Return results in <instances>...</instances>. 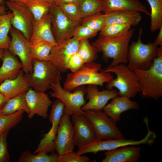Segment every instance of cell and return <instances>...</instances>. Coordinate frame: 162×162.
Masks as SVG:
<instances>
[{
  "label": "cell",
  "instance_id": "1",
  "mask_svg": "<svg viewBox=\"0 0 162 162\" xmlns=\"http://www.w3.org/2000/svg\"><path fill=\"white\" fill-rule=\"evenodd\" d=\"M134 29L129 31L120 35L113 37L100 36L92 44L98 52L102 53L105 60L113 59L108 66L113 67L120 64L128 62L127 55L129 43L134 33Z\"/></svg>",
  "mask_w": 162,
  "mask_h": 162
},
{
  "label": "cell",
  "instance_id": "2",
  "mask_svg": "<svg viewBox=\"0 0 162 162\" xmlns=\"http://www.w3.org/2000/svg\"><path fill=\"white\" fill-rule=\"evenodd\" d=\"M137 76L140 92L146 98L158 100L162 96V46L149 68L133 70Z\"/></svg>",
  "mask_w": 162,
  "mask_h": 162
},
{
  "label": "cell",
  "instance_id": "3",
  "mask_svg": "<svg viewBox=\"0 0 162 162\" xmlns=\"http://www.w3.org/2000/svg\"><path fill=\"white\" fill-rule=\"evenodd\" d=\"M100 64L94 62L84 64L79 70L68 74L64 83L63 89L71 92L76 88L85 85L102 86L114 78L110 72L101 71Z\"/></svg>",
  "mask_w": 162,
  "mask_h": 162
},
{
  "label": "cell",
  "instance_id": "4",
  "mask_svg": "<svg viewBox=\"0 0 162 162\" xmlns=\"http://www.w3.org/2000/svg\"><path fill=\"white\" fill-rule=\"evenodd\" d=\"M100 71L112 72L116 74V78L107 83L106 87L109 90L112 89L113 87L116 88L118 90V95L132 98L140 92L137 76L126 64L121 63L113 67L108 66Z\"/></svg>",
  "mask_w": 162,
  "mask_h": 162
},
{
  "label": "cell",
  "instance_id": "5",
  "mask_svg": "<svg viewBox=\"0 0 162 162\" xmlns=\"http://www.w3.org/2000/svg\"><path fill=\"white\" fill-rule=\"evenodd\" d=\"M33 71L25 73L31 88L37 91L45 92L50 88L51 85L60 81V71L49 61L32 60Z\"/></svg>",
  "mask_w": 162,
  "mask_h": 162
},
{
  "label": "cell",
  "instance_id": "6",
  "mask_svg": "<svg viewBox=\"0 0 162 162\" xmlns=\"http://www.w3.org/2000/svg\"><path fill=\"white\" fill-rule=\"evenodd\" d=\"M143 29L140 28L138 38L129 46L127 59L128 68L133 71L148 69L154 59L157 56L158 46L154 42L143 44L141 40Z\"/></svg>",
  "mask_w": 162,
  "mask_h": 162
},
{
  "label": "cell",
  "instance_id": "7",
  "mask_svg": "<svg viewBox=\"0 0 162 162\" xmlns=\"http://www.w3.org/2000/svg\"><path fill=\"white\" fill-rule=\"evenodd\" d=\"M60 81L51 85L52 92H49L50 97L61 100L65 108L64 113L71 115H85L82 107L86 103L84 98L86 88L82 86L78 87L73 92L64 90L61 86Z\"/></svg>",
  "mask_w": 162,
  "mask_h": 162
},
{
  "label": "cell",
  "instance_id": "8",
  "mask_svg": "<svg viewBox=\"0 0 162 162\" xmlns=\"http://www.w3.org/2000/svg\"><path fill=\"white\" fill-rule=\"evenodd\" d=\"M145 123L147 128V133L144 138L140 140H126L123 138L96 140L78 148L76 152L80 155L89 153L96 154L100 152L110 150L126 146H138L140 144L151 145L154 143L156 135L149 129L148 122H146Z\"/></svg>",
  "mask_w": 162,
  "mask_h": 162
},
{
  "label": "cell",
  "instance_id": "9",
  "mask_svg": "<svg viewBox=\"0 0 162 162\" xmlns=\"http://www.w3.org/2000/svg\"><path fill=\"white\" fill-rule=\"evenodd\" d=\"M85 115L91 123L95 131L96 140L124 138L116 122L102 110L85 111Z\"/></svg>",
  "mask_w": 162,
  "mask_h": 162
},
{
  "label": "cell",
  "instance_id": "10",
  "mask_svg": "<svg viewBox=\"0 0 162 162\" xmlns=\"http://www.w3.org/2000/svg\"><path fill=\"white\" fill-rule=\"evenodd\" d=\"M9 32L11 38L8 50L12 54L19 57L24 72L26 74H31L33 71L32 59L29 40L13 27H11Z\"/></svg>",
  "mask_w": 162,
  "mask_h": 162
},
{
  "label": "cell",
  "instance_id": "11",
  "mask_svg": "<svg viewBox=\"0 0 162 162\" xmlns=\"http://www.w3.org/2000/svg\"><path fill=\"white\" fill-rule=\"evenodd\" d=\"M51 105L49 119L52 123V127L47 133L43 135L34 154L41 151H44L48 153L55 152V141L61 119L64 114L65 106L61 100L57 98Z\"/></svg>",
  "mask_w": 162,
  "mask_h": 162
},
{
  "label": "cell",
  "instance_id": "12",
  "mask_svg": "<svg viewBox=\"0 0 162 162\" xmlns=\"http://www.w3.org/2000/svg\"><path fill=\"white\" fill-rule=\"evenodd\" d=\"M49 13L53 35L57 44L72 37L74 30L80 25L67 17L56 4L51 6Z\"/></svg>",
  "mask_w": 162,
  "mask_h": 162
},
{
  "label": "cell",
  "instance_id": "13",
  "mask_svg": "<svg viewBox=\"0 0 162 162\" xmlns=\"http://www.w3.org/2000/svg\"><path fill=\"white\" fill-rule=\"evenodd\" d=\"M5 4L14 14L11 20L13 27L21 32L29 40L34 21L32 14L22 4L7 1Z\"/></svg>",
  "mask_w": 162,
  "mask_h": 162
},
{
  "label": "cell",
  "instance_id": "14",
  "mask_svg": "<svg viewBox=\"0 0 162 162\" xmlns=\"http://www.w3.org/2000/svg\"><path fill=\"white\" fill-rule=\"evenodd\" d=\"M74 130L70 115L64 113L62 116L55 141V150L59 155L73 151Z\"/></svg>",
  "mask_w": 162,
  "mask_h": 162
},
{
  "label": "cell",
  "instance_id": "15",
  "mask_svg": "<svg viewBox=\"0 0 162 162\" xmlns=\"http://www.w3.org/2000/svg\"><path fill=\"white\" fill-rule=\"evenodd\" d=\"M80 40L72 37L58 44L52 48L49 61L53 64L61 72L67 71L66 66L70 57L77 52Z\"/></svg>",
  "mask_w": 162,
  "mask_h": 162
},
{
  "label": "cell",
  "instance_id": "16",
  "mask_svg": "<svg viewBox=\"0 0 162 162\" xmlns=\"http://www.w3.org/2000/svg\"><path fill=\"white\" fill-rule=\"evenodd\" d=\"M74 130V143L78 148L92 143L96 140L95 131L85 115H73Z\"/></svg>",
  "mask_w": 162,
  "mask_h": 162
},
{
  "label": "cell",
  "instance_id": "17",
  "mask_svg": "<svg viewBox=\"0 0 162 162\" xmlns=\"http://www.w3.org/2000/svg\"><path fill=\"white\" fill-rule=\"evenodd\" d=\"M25 98L29 110L28 118H32L35 115L44 119L47 118L48 109L52 102L47 94L30 88L26 92Z\"/></svg>",
  "mask_w": 162,
  "mask_h": 162
},
{
  "label": "cell",
  "instance_id": "18",
  "mask_svg": "<svg viewBox=\"0 0 162 162\" xmlns=\"http://www.w3.org/2000/svg\"><path fill=\"white\" fill-rule=\"evenodd\" d=\"M86 99L88 102L81 108L83 111L89 110H103L110 100L118 95V91L114 89L99 91L97 86L89 85L86 88Z\"/></svg>",
  "mask_w": 162,
  "mask_h": 162
},
{
  "label": "cell",
  "instance_id": "19",
  "mask_svg": "<svg viewBox=\"0 0 162 162\" xmlns=\"http://www.w3.org/2000/svg\"><path fill=\"white\" fill-rule=\"evenodd\" d=\"M50 14L44 15L38 21H34L32 34L29 40L31 46H34L45 42L54 46L58 44L52 31Z\"/></svg>",
  "mask_w": 162,
  "mask_h": 162
},
{
  "label": "cell",
  "instance_id": "20",
  "mask_svg": "<svg viewBox=\"0 0 162 162\" xmlns=\"http://www.w3.org/2000/svg\"><path fill=\"white\" fill-rule=\"evenodd\" d=\"M22 69L17 76L0 84V93L8 100L26 92L31 87Z\"/></svg>",
  "mask_w": 162,
  "mask_h": 162
},
{
  "label": "cell",
  "instance_id": "21",
  "mask_svg": "<svg viewBox=\"0 0 162 162\" xmlns=\"http://www.w3.org/2000/svg\"><path fill=\"white\" fill-rule=\"evenodd\" d=\"M141 147L131 145L106 151L102 162H136L141 156Z\"/></svg>",
  "mask_w": 162,
  "mask_h": 162
},
{
  "label": "cell",
  "instance_id": "22",
  "mask_svg": "<svg viewBox=\"0 0 162 162\" xmlns=\"http://www.w3.org/2000/svg\"><path fill=\"white\" fill-rule=\"evenodd\" d=\"M106 105L103 111L116 122L120 119L121 114L131 109H138L139 105L136 101H132L128 97L118 95L111 99Z\"/></svg>",
  "mask_w": 162,
  "mask_h": 162
},
{
  "label": "cell",
  "instance_id": "23",
  "mask_svg": "<svg viewBox=\"0 0 162 162\" xmlns=\"http://www.w3.org/2000/svg\"><path fill=\"white\" fill-rule=\"evenodd\" d=\"M104 13L117 11H135L150 16L146 7L139 0H103Z\"/></svg>",
  "mask_w": 162,
  "mask_h": 162
},
{
  "label": "cell",
  "instance_id": "24",
  "mask_svg": "<svg viewBox=\"0 0 162 162\" xmlns=\"http://www.w3.org/2000/svg\"><path fill=\"white\" fill-rule=\"evenodd\" d=\"M0 68V84L7 79L16 78L22 69V65L8 49L4 50Z\"/></svg>",
  "mask_w": 162,
  "mask_h": 162
},
{
  "label": "cell",
  "instance_id": "25",
  "mask_svg": "<svg viewBox=\"0 0 162 162\" xmlns=\"http://www.w3.org/2000/svg\"><path fill=\"white\" fill-rule=\"evenodd\" d=\"M106 14L107 17L105 26L118 23L134 26L138 24L142 19L140 12L135 11H117Z\"/></svg>",
  "mask_w": 162,
  "mask_h": 162
},
{
  "label": "cell",
  "instance_id": "26",
  "mask_svg": "<svg viewBox=\"0 0 162 162\" xmlns=\"http://www.w3.org/2000/svg\"><path fill=\"white\" fill-rule=\"evenodd\" d=\"M26 92L8 100L0 111V116L9 115L20 110H23L28 114L29 110L26 100Z\"/></svg>",
  "mask_w": 162,
  "mask_h": 162
},
{
  "label": "cell",
  "instance_id": "27",
  "mask_svg": "<svg viewBox=\"0 0 162 162\" xmlns=\"http://www.w3.org/2000/svg\"><path fill=\"white\" fill-rule=\"evenodd\" d=\"M32 154L28 150L23 152L19 158L18 162H58L59 155L55 152L50 155L44 151Z\"/></svg>",
  "mask_w": 162,
  "mask_h": 162
},
{
  "label": "cell",
  "instance_id": "28",
  "mask_svg": "<svg viewBox=\"0 0 162 162\" xmlns=\"http://www.w3.org/2000/svg\"><path fill=\"white\" fill-rule=\"evenodd\" d=\"M14 15L11 13L0 15V49H8L11 38L8 35L11 27V20Z\"/></svg>",
  "mask_w": 162,
  "mask_h": 162
},
{
  "label": "cell",
  "instance_id": "29",
  "mask_svg": "<svg viewBox=\"0 0 162 162\" xmlns=\"http://www.w3.org/2000/svg\"><path fill=\"white\" fill-rule=\"evenodd\" d=\"M24 5L28 9L36 22L39 21L49 13L52 5L44 0H30Z\"/></svg>",
  "mask_w": 162,
  "mask_h": 162
},
{
  "label": "cell",
  "instance_id": "30",
  "mask_svg": "<svg viewBox=\"0 0 162 162\" xmlns=\"http://www.w3.org/2000/svg\"><path fill=\"white\" fill-rule=\"evenodd\" d=\"M151 9V31L154 32L162 26V0H147Z\"/></svg>",
  "mask_w": 162,
  "mask_h": 162
},
{
  "label": "cell",
  "instance_id": "31",
  "mask_svg": "<svg viewBox=\"0 0 162 162\" xmlns=\"http://www.w3.org/2000/svg\"><path fill=\"white\" fill-rule=\"evenodd\" d=\"M79 4L82 19L103 10V0H80Z\"/></svg>",
  "mask_w": 162,
  "mask_h": 162
},
{
  "label": "cell",
  "instance_id": "32",
  "mask_svg": "<svg viewBox=\"0 0 162 162\" xmlns=\"http://www.w3.org/2000/svg\"><path fill=\"white\" fill-rule=\"evenodd\" d=\"M98 51L88 40H80L77 53L85 63L93 62L97 58Z\"/></svg>",
  "mask_w": 162,
  "mask_h": 162
},
{
  "label": "cell",
  "instance_id": "33",
  "mask_svg": "<svg viewBox=\"0 0 162 162\" xmlns=\"http://www.w3.org/2000/svg\"><path fill=\"white\" fill-rule=\"evenodd\" d=\"M24 111L20 110L13 113L0 116V133L9 130L22 120Z\"/></svg>",
  "mask_w": 162,
  "mask_h": 162
},
{
  "label": "cell",
  "instance_id": "34",
  "mask_svg": "<svg viewBox=\"0 0 162 162\" xmlns=\"http://www.w3.org/2000/svg\"><path fill=\"white\" fill-rule=\"evenodd\" d=\"M107 17L106 13H101L83 18L81 25L98 32L100 31L104 26Z\"/></svg>",
  "mask_w": 162,
  "mask_h": 162
},
{
  "label": "cell",
  "instance_id": "35",
  "mask_svg": "<svg viewBox=\"0 0 162 162\" xmlns=\"http://www.w3.org/2000/svg\"><path fill=\"white\" fill-rule=\"evenodd\" d=\"M68 18L79 25L81 23V17L79 2L56 5Z\"/></svg>",
  "mask_w": 162,
  "mask_h": 162
},
{
  "label": "cell",
  "instance_id": "36",
  "mask_svg": "<svg viewBox=\"0 0 162 162\" xmlns=\"http://www.w3.org/2000/svg\"><path fill=\"white\" fill-rule=\"evenodd\" d=\"M30 46L32 60L45 61H49L51 51L55 46L48 42L43 43L34 46Z\"/></svg>",
  "mask_w": 162,
  "mask_h": 162
},
{
  "label": "cell",
  "instance_id": "37",
  "mask_svg": "<svg viewBox=\"0 0 162 162\" xmlns=\"http://www.w3.org/2000/svg\"><path fill=\"white\" fill-rule=\"evenodd\" d=\"M131 26L128 24L112 23L105 26L100 31V36L113 37L122 34L129 31Z\"/></svg>",
  "mask_w": 162,
  "mask_h": 162
},
{
  "label": "cell",
  "instance_id": "38",
  "mask_svg": "<svg viewBox=\"0 0 162 162\" xmlns=\"http://www.w3.org/2000/svg\"><path fill=\"white\" fill-rule=\"evenodd\" d=\"M98 32L84 26L80 25L74 30L72 35L78 40H88L95 36Z\"/></svg>",
  "mask_w": 162,
  "mask_h": 162
},
{
  "label": "cell",
  "instance_id": "39",
  "mask_svg": "<svg viewBox=\"0 0 162 162\" xmlns=\"http://www.w3.org/2000/svg\"><path fill=\"white\" fill-rule=\"evenodd\" d=\"M90 158L74 151L59 155L58 162H88Z\"/></svg>",
  "mask_w": 162,
  "mask_h": 162
},
{
  "label": "cell",
  "instance_id": "40",
  "mask_svg": "<svg viewBox=\"0 0 162 162\" xmlns=\"http://www.w3.org/2000/svg\"><path fill=\"white\" fill-rule=\"evenodd\" d=\"M9 132L8 130L0 133V162H8L10 159L7 141Z\"/></svg>",
  "mask_w": 162,
  "mask_h": 162
},
{
  "label": "cell",
  "instance_id": "41",
  "mask_svg": "<svg viewBox=\"0 0 162 162\" xmlns=\"http://www.w3.org/2000/svg\"><path fill=\"white\" fill-rule=\"evenodd\" d=\"M85 64L77 52L74 54L69 58L67 64V69L72 72L77 71Z\"/></svg>",
  "mask_w": 162,
  "mask_h": 162
},
{
  "label": "cell",
  "instance_id": "42",
  "mask_svg": "<svg viewBox=\"0 0 162 162\" xmlns=\"http://www.w3.org/2000/svg\"><path fill=\"white\" fill-rule=\"evenodd\" d=\"M159 33L154 42L158 46H162V26L159 28Z\"/></svg>",
  "mask_w": 162,
  "mask_h": 162
},
{
  "label": "cell",
  "instance_id": "43",
  "mask_svg": "<svg viewBox=\"0 0 162 162\" xmlns=\"http://www.w3.org/2000/svg\"><path fill=\"white\" fill-rule=\"evenodd\" d=\"M79 1L80 0H56L55 4L77 2Z\"/></svg>",
  "mask_w": 162,
  "mask_h": 162
},
{
  "label": "cell",
  "instance_id": "44",
  "mask_svg": "<svg viewBox=\"0 0 162 162\" xmlns=\"http://www.w3.org/2000/svg\"><path fill=\"white\" fill-rule=\"evenodd\" d=\"M8 99L0 93V111Z\"/></svg>",
  "mask_w": 162,
  "mask_h": 162
},
{
  "label": "cell",
  "instance_id": "45",
  "mask_svg": "<svg viewBox=\"0 0 162 162\" xmlns=\"http://www.w3.org/2000/svg\"><path fill=\"white\" fill-rule=\"evenodd\" d=\"M7 13L6 9L4 5L0 4V15H4Z\"/></svg>",
  "mask_w": 162,
  "mask_h": 162
},
{
  "label": "cell",
  "instance_id": "46",
  "mask_svg": "<svg viewBox=\"0 0 162 162\" xmlns=\"http://www.w3.org/2000/svg\"><path fill=\"white\" fill-rule=\"evenodd\" d=\"M7 1L16 2L24 5L30 0H7Z\"/></svg>",
  "mask_w": 162,
  "mask_h": 162
},
{
  "label": "cell",
  "instance_id": "47",
  "mask_svg": "<svg viewBox=\"0 0 162 162\" xmlns=\"http://www.w3.org/2000/svg\"><path fill=\"white\" fill-rule=\"evenodd\" d=\"M51 5L55 4L56 0H44Z\"/></svg>",
  "mask_w": 162,
  "mask_h": 162
},
{
  "label": "cell",
  "instance_id": "48",
  "mask_svg": "<svg viewBox=\"0 0 162 162\" xmlns=\"http://www.w3.org/2000/svg\"><path fill=\"white\" fill-rule=\"evenodd\" d=\"M3 49H0V60L2 59L4 52Z\"/></svg>",
  "mask_w": 162,
  "mask_h": 162
},
{
  "label": "cell",
  "instance_id": "49",
  "mask_svg": "<svg viewBox=\"0 0 162 162\" xmlns=\"http://www.w3.org/2000/svg\"><path fill=\"white\" fill-rule=\"evenodd\" d=\"M5 3V0H0V4L4 5Z\"/></svg>",
  "mask_w": 162,
  "mask_h": 162
}]
</instances>
